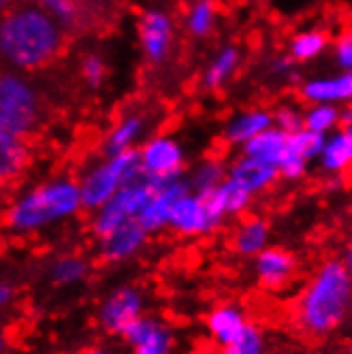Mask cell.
Masks as SVG:
<instances>
[{
  "label": "cell",
  "mask_w": 352,
  "mask_h": 354,
  "mask_svg": "<svg viewBox=\"0 0 352 354\" xmlns=\"http://www.w3.org/2000/svg\"><path fill=\"white\" fill-rule=\"evenodd\" d=\"M308 160L301 158L297 154H293L290 147H288V154L284 156V160L280 162V175L284 177V180H299V177H304L306 171H308Z\"/></svg>",
  "instance_id": "obj_36"
},
{
  "label": "cell",
  "mask_w": 352,
  "mask_h": 354,
  "mask_svg": "<svg viewBox=\"0 0 352 354\" xmlns=\"http://www.w3.org/2000/svg\"><path fill=\"white\" fill-rule=\"evenodd\" d=\"M326 143V135L314 133L310 129H301L299 133L290 135V151L301 158H306L308 162H312L314 158H320L322 154V147Z\"/></svg>",
  "instance_id": "obj_31"
},
{
  "label": "cell",
  "mask_w": 352,
  "mask_h": 354,
  "mask_svg": "<svg viewBox=\"0 0 352 354\" xmlns=\"http://www.w3.org/2000/svg\"><path fill=\"white\" fill-rule=\"evenodd\" d=\"M326 45H329V37L322 30H304L293 37L288 45V56L295 62H310L324 52Z\"/></svg>",
  "instance_id": "obj_26"
},
{
  "label": "cell",
  "mask_w": 352,
  "mask_h": 354,
  "mask_svg": "<svg viewBox=\"0 0 352 354\" xmlns=\"http://www.w3.org/2000/svg\"><path fill=\"white\" fill-rule=\"evenodd\" d=\"M64 28L39 5H19L0 24V52L19 71H35L52 62L62 49Z\"/></svg>",
  "instance_id": "obj_2"
},
{
  "label": "cell",
  "mask_w": 352,
  "mask_h": 354,
  "mask_svg": "<svg viewBox=\"0 0 352 354\" xmlns=\"http://www.w3.org/2000/svg\"><path fill=\"white\" fill-rule=\"evenodd\" d=\"M82 207V190L77 182L52 180L15 198L7 212V224L13 233H35L75 216Z\"/></svg>",
  "instance_id": "obj_3"
},
{
  "label": "cell",
  "mask_w": 352,
  "mask_h": 354,
  "mask_svg": "<svg viewBox=\"0 0 352 354\" xmlns=\"http://www.w3.org/2000/svg\"><path fill=\"white\" fill-rule=\"evenodd\" d=\"M141 169L139 149H129L115 156H107L100 165L92 167L80 182L82 203L86 209H100L111 201L124 184H129Z\"/></svg>",
  "instance_id": "obj_4"
},
{
  "label": "cell",
  "mask_w": 352,
  "mask_h": 354,
  "mask_svg": "<svg viewBox=\"0 0 352 354\" xmlns=\"http://www.w3.org/2000/svg\"><path fill=\"white\" fill-rule=\"evenodd\" d=\"M248 326L250 322L246 320V314L235 306H218L207 316V328L218 346H229L237 342Z\"/></svg>",
  "instance_id": "obj_19"
},
{
  "label": "cell",
  "mask_w": 352,
  "mask_h": 354,
  "mask_svg": "<svg viewBox=\"0 0 352 354\" xmlns=\"http://www.w3.org/2000/svg\"><path fill=\"white\" fill-rule=\"evenodd\" d=\"M203 3H214V0H203Z\"/></svg>",
  "instance_id": "obj_46"
},
{
  "label": "cell",
  "mask_w": 352,
  "mask_h": 354,
  "mask_svg": "<svg viewBox=\"0 0 352 354\" xmlns=\"http://www.w3.org/2000/svg\"><path fill=\"white\" fill-rule=\"evenodd\" d=\"M239 62H241V54H239L237 47H233V45L222 47L218 52V56L210 62V66L203 75V86L207 90L220 88L226 80L233 77L235 71L239 68Z\"/></svg>",
  "instance_id": "obj_25"
},
{
  "label": "cell",
  "mask_w": 352,
  "mask_h": 354,
  "mask_svg": "<svg viewBox=\"0 0 352 354\" xmlns=\"http://www.w3.org/2000/svg\"><path fill=\"white\" fill-rule=\"evenodd\" d=\"M84 354H111V352H107V350H103V348H92V350L84 352Z\"/></svg>",
  "instance_id": "obj_42"
},
{
  "label": "cell",
  "mask_w": 352,
  "mask_h": 354,
  "mask_svg": "<svg viewBox=\"0 0 352 354\" xmlns=\"http://www.w3.org/2000/svg\"><path fill=\"white\" fill-rule=\"evenodd\" d=\"M220 224L222 222L210 212L203 194H196L192 190L175 201V205L171 209V218H169V229L186 237L207 235L216 231Z\"/></svg>",
  "instance_id": "obj_8"
},
{
  "label": "cell",
  "mask_w": 352,
  "mask_h": 354,
  "mask_svg": "<svg viewBox=\"0 0 352 354\" xmlns=\"http://www.w3.org/2000/svg\"><path fill=\"white\" fill-rule=\"evenodd\" d=\"M273 122L278 129H282L288 135L299 133L301 129H306V113H301L293 105H282L273 111Z\"/></svg>",
  "instance_id": "obj_34"
},
{
  "label": "cell",
  "mask_w": 352,
  "mask_h": 354,
  "mask_svg": "<svg viewBox=\"0 0 352 354\" xmlns=\"http://www.w3.org/2000/svg\"><path fill=\"white\" fill-rule=\"evenodd\" d=\"M352 310V277L342 259L324 261L299 292L293 320L304 335L322 339L331 335Z\"/></svg>",
  "instance_id": "obj_1"
},
{
  "label": "cell",
  "mask_w": 352,
  "mask_h": 354,
  "mask_svg": "<svg viewBox=\"0 0 352 354\" xmlns=\"http://www.w3.org/2000/svg\"><path fill=\"white\" fill-rule=\"evenodd\" d=\"M39 122V96L17 73H5L0 80V133L26 137Z\"/></svg>",
  "instance_id": "obj_6"
},
{
  "label": "cell",
  "mask_w": 352,
  "mask_h": 354,
  "mask_svg": "<svg viewBox=\"0 0 352 354\" xmlns=\"http://www.w3.org/2000/svg\"><path fill=\"white\" fill-rule=\"evenodd\" d=\"M350 165H352V145H350V139L344 133V129L326 135V143H324L322 154H320V167L326 173L340 175Z\"/></svg>",
  "instance_id": "obj_22"
},
{
  "label": "cell",
  "mask_w": 352,
  "mask_h": 354,
  "mask_svg": "<svg viewBox=\"0 0 352 354\" xmlns=\"http://www.w3.org/2000/svg\"><path fill=\"white\" fill-rule=\"evenodd\" d=\"M344 265H346V269H348V273H350V277H352V241L348 243V248H346V252H344Z\"/></svg>",
  "instance_id": "obj_40"
},
{
  "label": "cell",
  "mask_w": 352,
  "mask_h": 354,
  "mask_svg": "<svg viewBox=\"0 0 352 354\" xmlns=\"http://www.w3.org/2000/svg\"><path fill=\"white\" fill-rule=\"evenodd\" d=\"M143 316V297L135 288L113 290L98 310V322L111 335H122Z\"/></svg>",
  "instance_id": "obj_9"
},
{
  "label": "cell",
  "mask_w": 352,
  "mask_h": 354,
  "mask_svg": "<svg viewBox=\"0 0 352 354\" xmlns=\"http://www.w3.org/2000/svg\"><path fill=\"white\" fill-rule=\"evenodd\" d=\"M350 124H352V103L344 105L342 109V126H350Z\"/></svg>",
  "instance_id": "obj_41"
},
{
  "label": "cell",
  "mask_w": 352,
  "mask_h": 354,
  "mask_svg": "<svg viewBox=\"0 0 352 354\" xmlns=\"http://www.w3.org/2000/svg\"><path fill=\"white\" fill-rule=\"evenodd\" d=\"M11 299H13V288H11V284L3 282V284H0V303L7 306Z\"/></svg>",
  "instance_id": "obj_39"
},
{
  "label": "cell",
  "mask_w": 352,
  "mask_h": 354,
  "mask_svg": "<svg viewBox=\"0 0 352 354\" xmlns=\"http://www.w3.org/2000/svg\"><path fill=\"white\" fill-rule=\"evenodd\" d=\"M203 198H205L210 212L222 222L224 218L237 216V214L246 212L248 205H250V201H252V194L226 177V180L218 188L203 194Z\"/></svg>",
  "instance_id": "obj_17"
},
{
  "label": "cell",
  "mask_w": 352,
  "mask_h": 354,
  "mask_svg": "<svg viewBox=\"0 0 352 354\" xmlns=\"http://www.w3.org/2000/svg\"><path fill=\"white\" fill-rule=\"evenodd\" d=\"M226 177H229V169H226L220 160L210 158V160H203V162H201L190 173L188 182H190L192 192H196V194H207L214 188H218L226 180Z\"/></svg>",
  "instance_id": "obj_27"
},
{
  "label": "cell",
  "mask_w": 352,
  "mask_h": 354,
  "mask_svg": "<svg viewBox=\"0 0 352 354\" xmlns=\"http://www.w3.org/2000/svg\"><path fill=\"white\" fill-rule=\"evenodd\" d=\"M335 62L342 71H352V30L344 32L335 43Z\"/></svg>",
  "instance_id": "obj_37"
},
{
  "label": "cell",
  "mask_w": 352,
  "mask_h": 354,
  "mask_svg": "<svg viewBox=\"0 0 352 354\" xmlns=\"http://www.w3.org/2000/svg\"><path fill=\"white\" fill-rule=\"evenodd\" d=\"M28 162V149L21 137L0 133V175L3 180H13Z\"/></svg>",
  "instance_id": "obj_23"
},
{
  "label": "cell",
  "mask_w": 352,
  "mask_h": 354,
  "mask_svg": "<svg viewBox=\"0 0 352 354\" xmlns=\"http://www.w3.org/2000/svg\"><path fill=\"white\" fill-rule=\"evenodd\" d=\"M278 177H282V175L275 165L257 160V158L246 156V154L237 156L229 167V180H233L235 184L246 188L252 196L267 190L269 186H273Z\"/></svg>",
  "instance_id": "obj_16"
},
{
  "label": "cell",
  "mask_w": 352,
  "mask_h": 354,
  "mask_svg": "<svg viewBox=\"0 0 352 354\" xmlns=\"http://www.w3.org/2000/svg\"><path fill=\"white\" fill-rule=\"evenodd\" d=\"M190 190L192 188H190L188 177H178V180L160 186L139 216V222L143 229L147 233H156V231L165 229V226H169V218H171V209L175 205V201L188 194Z\"/></svg>",
  "instance_id": "obj_11"
},
{
  "label": "cell",
  "mask_w": 352,
  "mask_h": 354,
  "mask_svg": "<svg viewBox=\"0 0 352 354\" xmlns=\"http://www.w3.org/2000/svg\"><path fill=\"white\" fill-rule=\"evenodd\" d=\"M124 339L135 350V354H171L173 335L169 328L156 320L141 316L127 333Z\"/></svg>",
  "instance_id": "obj_14"
},
{
  "label": "cell",
  "mask_w": 352,
  "mask_h": 354,
  "mask_svg": "<svg viewBox=\"0 0 352 354\" xmlns=\"http://www.w3.org/2000/svg\"><path fill=\"white\" fill-rule=\"evenodd\" d=\"M216 21V9L214 3H203V0H196L192 9L188 11V30L194 37H207L214 28Z\"/></svg>",
  "instance_id": "obj_32"
},
{
  "label": "cell",
  "mask_w": 352,
  "mask_h": 354,
  "mask_svg": "<svg viewBox=\"0 0 352 354\" xmlns=\"http://www.w3.org/2000/svg\"><path fill=\"white\" fill-rule=\"evenodd\" d=\"M145 131V122L141 115H129L124 118L115 129L109 133L107 141H105V151L107 156H115L122 154V151L135 149V143L141 139Z\"/></svg>",
  "instance_id": "obj_24"
},
{
  "label": "cell",
  "mask_w": 352,
  "mask_h": 354,
  "mask_svg": "<svg viewBox=\"0 0 352 354\" xmlns=\"http://www.w3.org/2000/svg\"><path fill=\"white\" fill-rule=\"evenodd\" d=\"M139 165L158 184L184 177V149L171 137H154L139 147Z\"/></svg>",
  "instance_id": "obj_7"
},
{
  "label": "cell",
  "mask_w": 352,
  "mask_h": 354,
  "mask_svg": "<svg viewBox=\"0 0 352 354\" xmlns=\"http://www.w3.org/2000/svg\"><path fill=\"white\" fill-rule=\"evenodd\" d=\"M310 105H350L352 103V71H342L331 77H316L304 84L301 88Z\"/></svg>",
  "instance_id": "obj_15"
},
{
  "label": "cell",
  "mask_w": 352,
  "mask_h": 354,
  "mask_svg": "<svg viewBox=\"0 0 352 354\" xmlns=\"http://www.w3.org/2000/svg\"><path fill=\"white\" fill-rule=\"evenodd\" d=\"M160 186L165 184L154 182L152 177L139 169L133 180L129 184H124L111 201H107L103 207L96 209V216L92 220V231L96 239L113 233L122 224H127L131 220H139L141 212L149 203V198L154 196V192Z\"/></svg>",
  "instance_id": "obj_5"
},
{
  "label": "cell",
  "mask_w": 352,
  "mask_h": 354,
  "mask_svg": "<svg viewBox=\"0 0 352 354\" xmlns=\"http://www.w3.org/2000/svg\"><path fill=\"white\" fill-rule=\"evenodd\" d=\"M88 275V263L80 257H64L58 259L52 269H49V277L56 286H71L75 282H82Z\"/></svg>",
  "instance_id": "obj_30"
},
{
  "label": "cell",
  "mask_w": 352,
  "mask_h": 354,
  "mask_svg": "<svg viewBox=\"0 0 352 354\" xmlns=\"http://www.w3.org/2000/svg\"><path fill=\"white\" fill-rule=\"evenodd\" d=\"M306 113V129L320 133V135H331L337 126L342 124V109L337 105H310Z\"/></svg>",
  "instance_id": "obj_28"
},
{
  "label": "cell",
  "mask_w": 352,
  "mask_h": 354,
  "mask_svg": "<svg viewBox=\"0 0 352 354\" xmlns=\"http://www.w3.org/2000/svg\"><path fill=\"white\" fill-rule=\"evenodd\" d=\"M295 354H310V352H295Z\"/></svg>",
  "instance_id": "obj_45"
},
{
  "label": "cell",
  "mask_w": 352,
  "mask_h": 354,
  "mask_svg": "<svg viewBox=\"0 0 352 354\" xmlns=\"http://www.w3.org/2000/svg\"><path fill=\"white\" fill-rule=\"evenodd\" d=\"M269 243V224L263 218H248L235 233L233 245L241 257H259Z\"/></svg>",
  "instance_id": "obj_21"
},
{
  "label": "cell",
  "mask_w": 352,
  "mask_h": 354,
  "mask_svg": "<svg viewBox=\"0 0 352 354\" xmlns=\"http://www.w3.org/2000/svg\"><path fill=\"white\" fill-rule=\"evenodd\" d=\"M342 354H352V342L344 348V352H342Z\"/></svg>",
  "instance_id": "obj_44"
},
{
  "label": "cell",
  "mask_w": 352,
  "mask_h": 354,
  "mask_svg": "<svg viewBox=\"0 0 352 354\" xmlns=\"http://www.w3.org/2000/svg\"><path fill=\"white\" fill-rule=\"evenodd\" d=\"M273 122V113L265 111V109H250L243 113H237L224 129V139L233 143V145H246L254 137H259L261 133H265L267 129H271Z\"/></svg>",
  "instance_id": "obj_20"
},
{
  "label": "cell",
  "mask_w": 352,
  "mask_h": 354,
  "mask_svg": "<svg viewBox=\"0 0 352 354\" xmlns=\"http://www.w3.org/2000/svg\"><path fill=\"white\" fill-rule=\"evenodd\" d=\"M147 235L149 233L143 229L139 220H131L127 224H122L120 229H115L113 233L100 237L98 239V252L105 261H111V263L127 261L143 248Z\"/></svg>",
  "instance_id": "obj_13"
},
{
  "label": "cell",
  "mask_w": 352,
  "mask_h": 354,
  "mask_svg": "<svg viewBox=\"0 0 352 354\" xmlns=\"http://www.w3.org/2000/svg\"><path fill=\"white\" fill-rule=\"evenodd\" d=\"M218 354H265V339L263 333L259 331V326L250 324L246 328V333L229 344V346H220Z\"/></svg>",
  "instance_id": "obj_33"
},
{
  "label": "cell",
  "mask_w": 352,
  "mask_h": 354,
  "mask_svg": "<svg viewBox=\"0 0 352 354\" xmlns=\"http://www.w3.org/2000/svg\"><path fill=\"white\" fill-rule=\"evenodd\" d=\"M82 77L90 88H100L107 77V64L98 54H88L82 60Z\"/></svg>",
  "instance_id": "obj_35"
},
{
  "label": "cell",
  "mask_w": 352,
  "mask_h": 354,
  "mask_svg": "<svg viewBox=\"0 0 352 354\" xmlns=\"http://www.w3.org/2000/svg\"><path fill=\"white\" fill-rule=\"evenodd\" d=\"M33 3L39 5L45 13L52 15L64 30L77 26L82 19L80 0H33Z\"/></svg>",
  "instance_id": "obj_29"
},
{
  "label": "cell",
  "mask_w": 352,
  "mask_h": 354,
  "mask_svg": "<svg viewBox=\"0 0 352 354\" xmlns=\"http://www.w3.org/2000/svg\"><path fill=\"white\" fill-rule=\"evenodd\" d=\"M297 271V261L288 250L267 248L259 257H254V273L261 286L269 290L284 288Z\"/></svg>",
  "instance_id": "obj_12"
},
{
  "label": "cell",
  "mask_w": 352,
  "mask_h": 354,
  "mask_svg": "<svg viewBox=\"0 0 352 354\" xmlns=\"http://www.w3.org/2000/svg\"><path fill=\"white\" fill-rule=\"evenodd\" d=\"M139 43L143 56L158 64L167 58L173 43V21L160 9H147L139 17Z\"/></svg>",
  "instance_id": "obj_10"
},
{
  "label": "cell",
  "mask_w": 352,
  "mask_h": 354,
  "mask_svg": "<svg viewBox=\"0 0 352 354\" xmlns=\"http://www.w3.org/2000/svg\"><path fill=\"white\" fill-rule=\"evenodd\" d=\"M288 143H290V135L273 124L271 129H267L265 133L254 137L250 143H246L241 147V154L280 167V162L288 154Z\"/></svg>",
  "instance_id": "obj_18"
},
{
  "label": "cell",
  "mask_w": 352,
  "mask_h": 354,
  "mask_svg": "<svg viewBox=\"0 0 352 354\" xmlns=\"http://www.w3.org/2000/svg\"><path fill=\"white\" fill-rule=\"evenodd\" d=\"M293 58L290 56H284V58H278V60H273V64H271V71L275 73V75H286L290 73V66H293Z\"/></svg>",
  "instance_id": "obj_38"
},
{
  "label": "cell",
  "mask_w": 352,
  "mask_h": 354,
  "mask_svg": "<svg viewBox=\"0 0 352 354\" xmlns=\"http://www.w3.org/2000/svg\"><path fill=\"white\" fill-rule=\"evenodd\" d=\"M342 129H344V133L348 135V139H350V145H352V124H350V126H342Z\"/></svg>",
  "instance_id": "obj_43"
}]
</instances>
